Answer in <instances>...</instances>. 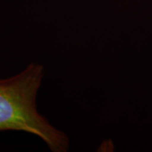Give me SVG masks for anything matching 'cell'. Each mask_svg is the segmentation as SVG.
I'll list each match as a JSON object with an SVG mask.
<instances>
[{
  "instance_id": "obj_1",
  "label": "cell",
  "mask_w": 152,
  "mask_h": 152,
  "mask_svg": "<svg viewBox=\"0 0 152 152\" xmlns=\"http://www.w3.org/2000/svg\"><path fill=\"white\" fill-rule=\"evenodd\" d=\"M42 64L31 63L24 70L0 80V131H23L39 137L53 152H66L69 138L38 112L37 96L44 78Z\"/></svg>"
}]
</instances>
